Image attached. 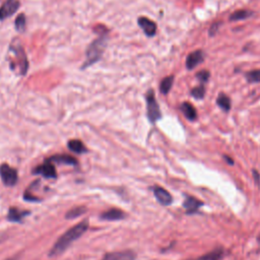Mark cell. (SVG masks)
<instances>
[{"mask_svg":"<svg viewBox=\"0 0 260 260\" xmlns=\"http://www.w3.org/2000/svg\"><path fill=\"white\" fill-rule=\"evenodd\" d=\"M9 53L12 55V59L10 61L11 70L19 68V73L25 75L29 69V61L22 45L12 43L9 48Z\"/></svg>","mask_w":260,"mask_h":260,"instance_id":"obj_3","label":"cell"},{"mask_svg":"<svg viewBox=\"0 0 260 260\" xmlns=\"http://www.w3.org/2000/svg\"><path fill=\"white\" fill-rule=\"evenodd\" d=\"M252 174H253V177H254V180H255L256 184L260 185V174L257 172V170H253Z\"/></svg>","mask_w":260,"mask_h":260,"instance_id":"obj_28","label":"cell"},{"mask_svg":"<svg viewBox=\"0 0 260 260\" xmlns=\"http://www.w3.org/2000/svg\"><path fill=\"white\" fill-rule=\"evenodd\" d=\"M251 15H253V11H251V10L239 9V10L234 11L230 15V21L231 22H238V21H242V20H246V19L250 18Z\"/></svg>","mask_w":260,"mask_h":260,"instance_id":"obj_17","label":"cell"},{"mask_svg":"<svg viewBox=\"0 0 260 260\" xmlns=\"http://www.w3.org/2000/svg\"><path fill=\"white\" fill-rule=\"evenodd\" d=\"M30 213H28L27 210L25 211H22V210H19L16 208H10L9 209V213H8V216H7V219L11 222H21L26 216H28Z\"/></svg>","mask_w":260,"mask_h":260,"instance_id":"obj_20","label":"cell"},{"mask_svg":"<svg viewBox=\"0 0 260 260\" xmlns=\"http://www.w3.org/2000/svg\"><path fill=\"white\" fill-rule=\"evenodd\" d=\"M6 260H16V259H15V258H13V257H12V258H9V259H6Z\"/></svg>","mask_w":260,"mask_h":260,"instance_id":"obj_30","label":"cell"},{"mask_svg":"<svg viewBox=\"0 0 260 260\" xmlns=\"http://www.w3.org/2000/svg\"><path fill=\"white\" fill-rule=\"evenodd\" d=\"M246 79L248 83L255 84V83H260V69H255L251 70L246 73Z\"/></svg>","mask_w":260,"mask_h":260,"instance_id":"obj_25","label":"cell"},{"mask_svg":"<svg viewBox=\"0 0 260 260\" xmlns=\"http://www.w3.org/2000/svg\"><path fill=\"white\" fill-rule=\"evenodd\" d=\"M174 84V75H169L161 81L160 91L162 95H168Z\"/></svg>","mask_w":260,"mask_h":260,"instance_id":"obj_21","label":"cell"},{"mask_svg":"<svg viewBox=\"0 0 260 260\" xmlns=\"http://www.w3.org/2000/svg\"><path fill=\"white\" fill-rule=\"evenodd\" d=\"M217 104L219 107H221L225 112H229L232 106V102L230 97H228L226 94L221 93L217 98Z\"/></svg>","mask_w":260,"mask_h":260,"instance_id":"obj_18","label":"cell"},{"mask_svg":"<svg viewBox=\"0 0 260 260\" xmlns=\"http://www.w3.org/2000/svg\"><path fill=\"white\" fill-rule=\"evenodd\" d=\"M204 52L202 50H196L191 52L186 58V67L188 70H192L197 67L199 64L204 61Z\"/></svg>","mask_w":260,"mask_h":260,"instance_id":"obj_8","label":"cell"},{"mask_svg":"<svg viewBox=\"0 0 260 260\" xmlns=\"http://www.w3.org/2000/svg\"><path fill=\"white\" fill-rule=\"evenodd\" d=\"M225 256V250L223 248H217L213 251L208 252L205 255H202L196 259L193 260H221Z\"/></svg>","mask_w":260,"mask_h":260,"instance_id":"obj_16","label":"cell"},{"mask_svg":"<svg viewBox=\"0 0 260 260\" xmlns=\"http://www.w3.org/2000/svg\"><path fill=\"white\" fill-rule=\"evenodd\" d=\"M205 87L203 84H201L199 87H196V88H193L191 90V96L194 98V99L196 100H202L204 96H205Z\"/></svg>","mask_w":260,"mask_h":260,"instance_id":"obj_23","label":"cell"},{"mask_svg":"<svg viewBox=\"0 0 260 260\" xmlns=\"http://www.w3.org/2000/svg\"><path fill=\"white\" fill-rule=\"evenodd\" d=\"M89 229V221H83L78 223L77 225L73 226L71 229H69L67 232H65L55 243V245L50 250L49 255L50 256H57L61 253H63L66 250L71 244L79 239L83 236Z\"/></svg>","mask_w":260,"mask_h":260,"instance_id":"obj_2","label":"cell"},{"mask_svg":"<svg viewBox=\"0 0 260 260\" xmlns=\"http://www.w3.org/2000/svg\"><path fill=\"white\" fill-rule=\"evenodd\" d=\"M20 1L18 0H6L4 4L0 7V21L9 18L20 8Z\"/></svg>","mask_w":260,"mask_h":260,"instance_id":"obj_7","label":"cell"},{"mask_svg":"<svg viewBox=\"0 0 260 260\" xmlns=\"http://www.w3.org/2000/svg\"><path fill=\"white\" fill-rule=\"evenodd\" d=\"M32 173L42 175L45 178H49V179H55L57 177V173H56V169L54 167V164L49 160H46L43 164L40 165L39 167H37Z\"/></svg>","mask_w":260,"mask_h":260,"instance_id":"obj_6","label":"cell"},{"mask_svg":"<svg viewBox=\"0 0 260 260\" xmlns=\"http://www.w3.org/2000/svg\"><path fill=\"white\" fill-rule=\"evenodd\" d=\"M125 217L126 215L123 210L118 208H111L102 214L101 219H103L104 221H121Z\"/></svg>","mask_w":260,"mask_h":260,"instance_id":"obj_13","label":"cell"},{"mask_svg":"<svg viewBox=\"0 0 260 260\" xmlns=\"http://www.w3.org/2000/svg\"><path fill=\"white\" fill-rule=\"evenodd\" d=\"M259 239H260V238H259Z\"/></svg>","mask_w":260,"mask_h":260,"instance_id":"obj_31","label":"cell"},{"mask_svg":"<svg viewBox=\"0 0 260 260\" xmlns=\"http://www.w3.org/2000/svg\"><path fill=\"white\" fill-rule=\"evenodd\" d=\"M137 23L146 36L154 37L156 35L157 24L155 22H153L152 20H150L148 18H144V16H141V18L138 19Z\"/></svg>","mask_w":260,"mask_h":260,"instance_id":"obj_9","label":"cell"},{"mask_svg":"<svg viewBox=\"0 0 260 260\" xmlns=\"http://www.w3.org/2000/svg\"><path fill=\"white\" fill-rule=\"evenodd\" d=\"M209 77H210V72L208 70H201L196 73V78L203 85L206 83V81H208Z\"/></svg>","mask_w":260,"mask_h":260,"instance_id":"obj_26","label":"cell"},{"mask_svg":"<svg viewBox=\"0 0 260 260\" xmlns=\"http://www.w3.org/2000/svg\"><path fill=\"white\" fill-rule=\"evenodd\" d=\"M14 26L18 32H25L27 27V20H26V15L24 13H21L18 18H16L14 22Z\"/></svg>","mask_w":260,"mask_h":260,"instance_id":"obj_24","label":"cell"},{"mask_svg":"<svg viewBox=\"0 0 260 260\" xmlns=\"http://www.w3.org/2000/svg\"><path fill=\"white\" fill-rule=\"evenodd\" d=\"M154 194L157 198V200L162 204V205H170L173 202V197L172 195L162 187L156 186L154 187Z\"/></svg>","mask_w":260,"mask_h":260,"instance_id":"obj_10","label":"cell"},{"mask_svg":"<svg viewBox=\"0 0 260 260\" xmlns=\"http://www.w3.org/2000/svg\"><path fill=\"white\" fill-rule=\"evenodd\" d=\"M221 24L220 23H215L214 25H211V27L209 28V32H208V34L209 36H215L217 34V32L219 31V28H220Z\"/></svg>","mask_w":260,"mask_h":260,"instance_id":"obj_27","label":"cell"},{"mask_svg":"<svg viewBox=\"0 0 260 260\" xmlns=\"http://www.w3.org/2000/svg\"><path fill=\"white\" fill-rule=\"evenodd\" d=\"M180 110L184 114V116L186 117V119H188L189 121H195L198 117L196 109H195L194 106L192 104H190L189 102L182 103L180 106Z\"/></svg>","mask_w":260,"mask_h":260,"instance_id":"obj_14","label":"cell"},{"mask_svg":"<svg viewBox=\"0 0 260 260\" xmlns=\"http://www.w3.org/2000/svg\"><path fill=\"white\" fill-rule=\"evenodd\" d=\"M49 161H51L53 164L57 162V164H63V165H70V166H75L77 165V161L69 156V155H56L51 158L48 159Z\"/></svg>","mask_w":260,"mask_h":260,"instance_id":"obj_15","label":"cell"},{"mask_svg":"<svg viewBox=\"0 0 260 260\" xmlns=\"http://www.w3.org/2000/svg\"><path fill=\"white\" fill-rule=\"evenodd\" d=\"M95 32L99 34V38L96 39L94 42H92V44L87 49L86 61L83 66H81V69H85L91 66V65L95 64L96 62L99 61L102 58L103 53L106 49L107 42H108L107 35H108L109 31L107 30V28L103 26H99V27L95 28Z\"/></svg>","mask_w":260,"mask_h":260,"instance_id":"obj_1","label":"cell"},{"mask_svg":"<svg viewBox=\"0 0 260 260\" xmlns=\"http://www.w3.org/2000/svg\"><path fill=\"white\" fill-rule=\"evenodd\" d=\"M86 211H87L86 206H76V207L71 208L70 210H68L66 216H65V218H66L67 220L76 219V218H78L80 216H83L86 213Z\"/></svg>","mask_w":260,"mask_h":260,"instance_id":"obj_22","label":"cell"},{"mask_svg":"<svg viewBox=\"0 0 260 260\" xmlns=\"http://www.w3.org/2000/svg\"><path fill=\"white\" fill-rule=\"evenodd\" d=\"M136 254L131 250H125L120 252H112L105 255L101 260H135Z\"/></svg>","mask_w":260,"mask_h":260,"instance_id":"obj_11","label":"cell"},{"mask_svg":"<svg viewBox=\"0 0 260 260\" xmlns=\"http://www.w3.org/2000/svg\"><path fill=\"white\" fill-rule=\"evenodd\" d=\"M224 160L228 162V164H229V165H231V166H233L234 165V160L231 158V157H229V156H227V155H224Z\"/></svg>","mask_w":260,"mask_h":260,"instance_id":"obj_29","label":"cell"},{"mask_svg":"<svg viewBox=\"0 0 260 260\" xmlns=\"http://www.w3.org/2000/svg\"><path fill=\"white\" fill-rule=\"evenodd\" d=\"M67 146L68 149L73 152V153H76V154H84L87 152V148L86 145L81 142L80 140L78 139H71L68 141L67 143Z\"/></svg>","mask_w":260,"mask_h":260,"instance_id":"obj_19","label":"cell"},{"mask_svg":"<svg viewBox=\"0 0 260 260\" xmlns=\"http://www.w3.org/2000/svg\"><path fill=\"white\" fill-rule=\"evenodd\" d=\"M0 177L2 179L3 184L8 187L14 186L19 180L18 171L7 164H2L0 166Z\"/></svg>","mask_w":260,"mask_h":260,"instance_id":"obj_5","label":"cell"},{"mask_svg":"<svg viewBox=\"0 0 260 260\" xmlns=\"http://www.w3.org/2000/svg\"><path fill=\"white\" fill-rule=\"evenodd\" d=\"M203 205V202L198 200L197 198L192 197V196H187L183 202V206L186 209L187 214H195L197 213L198 209Z\"/></svg>","mask_w":260,"mask_h":260,"instance_id":"obj_12","label":"cell"},{"mask_svg":"<svg viewBox=\"0 0 260 260\" xmlns=\"http://www.w3.org/2000/svg\"><path fill=\"white\" fill-rule=\"evenodd\" d=\"M146 107H148V118L152 123H156L162 118V113L160 106L157 102L155 92L150 90L146 94Z\"/></svg>","mask_w":260,"mask_h":260,"instance_id":"obj_4","label":"cell"}]
</instances>
